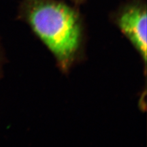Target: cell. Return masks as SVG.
Returning <instances> with one entry per match:
<instances>
[{
	"instance_id": "7a4b0ae2",
	"label": "cell",
	"mask_w": 147,
	"mask_h": 147,
	"mask_svg": "<svg viewBox=\"0 0 147 147\" xmlns=\"http://www.w3.org/2000/svg\"><path fill=\"white\" fill-rule=\"evenodd\" d=\"M146 0H128L111 16L112 21L133 46L146 69Z\"/></svg>"
},
{
	"instance_id": "6da1fadb",
	"label": "cell",
	"mask_w": 147,
	"mask_h": 147,
	"mask_svg": "<svg viewBox=\"0 0 147 147\" xmlns=\"http://www.w3.org/2000/svg\"><path fill=\"white\" fill-rule=\"evenodd\" d=\"M18 18L50 51L61 71L68 72L82 59L86 33L78 6L61 0H20Z\"/></svg>"
},
{
	"instance_id": "277c9868",
	"label": "cell",
	"mask_w": 147,
	"mask_h": 147,
	"mask_svg": "<svg viewBox=\"0 0 147 147\" xmlns=\"http://www.w3.org/2000/svg\"><path fill=\"white\" fill-rule=\"evenodd\" d=\"M69 1L76 6H79V5H81L84 3H85L87 0H69Z\"/></svg>"
},
{
	"instance_id": "3957f363",
	"label": "cell",
	"mask_w": 147,
	"mask_h": 147,
	"mask_svg": "<svg viewBox=\"0 0 147 147\" xmlns=\"http://www.w3.org/2000/svg\"><path fill=\"white\" fill-rule=\"evenodd\" d=\"M4 63H5V57H4V55H3L2 48H1V45H0V76H1V74H2L3 67V65H4Z\"/></svg>"
}]
</instances>
